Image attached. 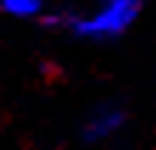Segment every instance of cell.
I'll return each instance as SVG.
<instances>
[{"label":"cell","mask_w":156,"mask_h":150,"mask_svg":"<svg viewBox=\"0 0 156 150\" xmlns=\"http://www.w3.org/2000/svg\"><path fill=\"white\" fill-rule=\"evenodd\" d=\"M142 9L145 0H99L91 12L71 14L66 31L88 43H114L131 31V26L139 20Z\"/></svg>","instance_id":"1"},{"label":"cell","mask_w":156,"mask_h":150,"mask_svg":"<svg viewBox=\"0 0 156 150\" xmlns=\"http://www.w3.org/2000/svg\"><path fill=\"white\" fill-rule=\"evenodd\" d=\"M128 122V113L122 105H116V102H102V105L91 108V113L85 116L80 127V136L85 145H99V142H108V139H114L119 130L125 127Z\"/></svg>","instance_id":"2"},{"label":"cell","mask_w":156,"mask_h":150,"mask_svg":"<svg viewBox=\"0 0 156 150\" xmlns=\"http://www.w3.org/2000/svg\"><path fill=\"white\" fill-rule=\"evenodd\" d=\"M0 9L14 20H34L45 14V0H0Z\"/></svg>","instance_id":"3"}]
</instances>
